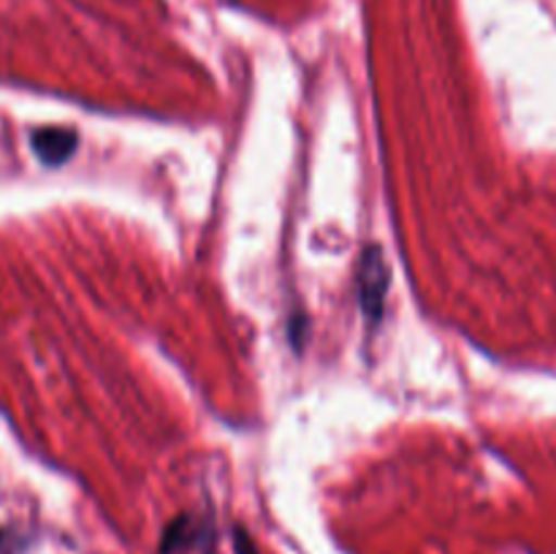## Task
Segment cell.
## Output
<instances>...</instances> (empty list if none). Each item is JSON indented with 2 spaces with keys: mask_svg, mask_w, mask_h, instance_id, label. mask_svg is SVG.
Listing matches in <instances>:
<instances>
[{
  "mask_svg": "<svg viewBox=\"0 0 556 554\" xmlns=\"http://www.w3.org/2000/svg\"><path fill=\"white\" fill-rule=\"evenodd\" d=\"M389 264L378 244H367L358 261V302H362L364 318L375 326L383 315L386 293H389Z\"/></svg>",
  "mask_w": 556,
  "mask_h": 554,
  "instance_id": "1",
  "label": "cell"
},
{
  "mask_svg": "<svg viewBox=\"0 0 556 554\" xmlns=\"http://www.w3.org/2000/svg\"><path fill=\"white\" fill-rule=\"evenodd\" d=\"M30 147L43 166H63L74 158L76 147H79V134L74 128H63V125H47V128L33 130Z\"/></svg>",
  "mask_w": 556,
  "mask_h": 554,
  "instance_id": "2",
  "label": "cell"
},
{
  "mask_svg": "<svg viewBox=\"0 0 556 554\" xmlns=\"http://www.w3.org/2000/svg\"><path fill=\"white\" fill-rule=\"evenodd\" d=\"M201 532H204V527H199V521H195L193 516H179V519H174L172 525L166 527V532H163L161 554H179L185 552V549L195 546Z\"/></svg>",
  "mask_w": 556,
  "mask_h": 554,
  "instance_id": "3",
  "label": "cell"
},
{
  "mask_svg": "<svg viewBox=\"0 0 556 554\" xmlns=\"http://www.w3.org/2000/svg\"><path fill=\"white\" fill-rule=\"evenodd\" d=\"M237 549H239V554H258L255 552L253 541H250V536L244 530H237Z\"/></svg>",
  "mask_w": 556,
  "mask_h": 554,
  "instance_id": "4",
  "label": "cell"
}]
</instances>
